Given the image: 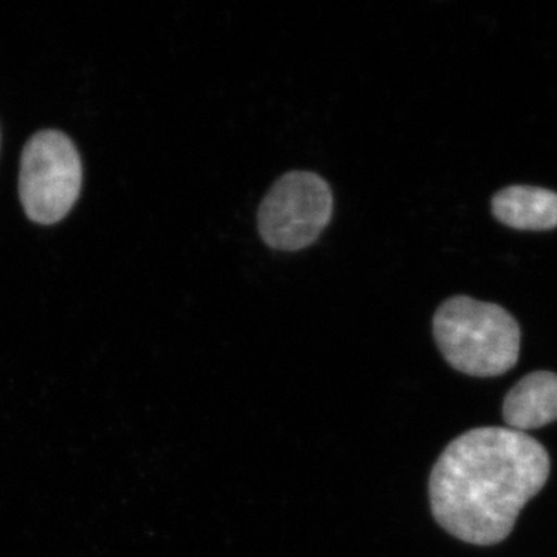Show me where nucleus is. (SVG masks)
Masks as SVG:
<instances>
[{
    "label": "nucleus",
    "mask_w": 557,
    "mask_h": 557,
    "mask_svg": "<svg viewBox=\"0 0 557 557\" xmlns=\"http://www.w3.org/2000/svg\"><path fill=\"white\" fill-rule=\"evenodd\" d=\"M83 186V164L72 139L60 131H40L22 150L20 196L25 214L53 225L69 214Z\"/></svg>",
    "instance_id": "3"
},
{
    "label": "nucleus",
    "mask_w": 557,
    "mask_h": 557,
    "mask_svg": "<svg viewBox=\"0 0 557 557\" xmlns=\"http://www.w3.org/2000/svg\"><path fill=\"white\" fill-rule=\"evenodd\" d=\"M504 420L512 431L527 432L557 421V373H528L508 392Z\"/></svg>",
    "instance_id": "5"
},
{
    "label": "nucleus",
    "mask_w": 557,
    "mask_h": 557,
    "mask_svg": "<svg viewBox=\"0 0 557 557\" xmlns=\"http://www.w3.org/2000/svg\"><path fill=\"white\" fill-rule=\"evenodd\" d=\"M432 329L443 358L465 375L493 379L518 364V321L497 304L454 296L435 311Z\"/></svg>",
    "instance_id": "2"
},
{
    "label": "nucleus",
    "mask_w": 557,
    "mask_h": 557,
    "mask_svg": "<svg viewBox=\"0 0 557 557\" xmlns=\"http://www.w3.org/2000/svg\"><path fill=\"white\" fill-rule=\"evenodd\" d=\"M549 469L548 450L525 432L471 429L454 438L432 468V516L458 541L482 547L500 544L547 483Z\"/></svg>",
    "instance_id": "1"
},
{
    "label": "nucleus",
    "mask_w": 557,
    "mask_h": 557,
    "mask_svg": "<svg viewBox=\"0 0 557 557\" xmlns=\"http://www.w3.org/2000/svg\"><path fill=\"white\" fill-rule=\"evenodd\" d=\"M333 218L332 188L321 175L293 171L263 197L258 212L260 237L277 251L309 248Z\"/></svg>",
    "instance_id": "4"
},
{
    "label": "nucleus",
    "mask_w": 557,
    "mask_h": 557,
    "mask_svg": "<svg viewBox=\"0 0 557 557\" xmlns=\"http://www.w3.org/2000/svg\"><path fill=\"white\" fill-rule=\"evenodd\" d=\"M494 218L508 228L549 231L557 228V193L536 186H508L493 197Z\"/></svg>",
    "instance_id": "6"
}]
</instances>
